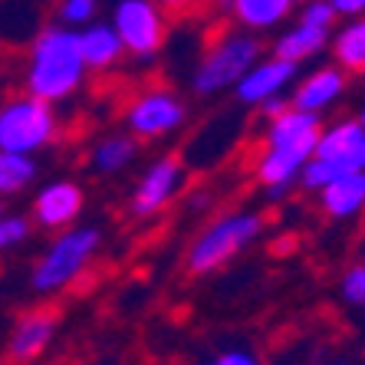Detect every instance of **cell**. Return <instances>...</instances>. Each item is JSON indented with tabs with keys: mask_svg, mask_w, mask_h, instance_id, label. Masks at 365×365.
<instances>
[{
	"mask_svg": "<svg viewBox=\"0 0 365 365\" xmlns=\"http://www.w3.org/2000/svg\"><path fill=\"white\" fill-rule=\"evenodd\" d=\"M319 135H323V119L299 109H289L277 122H267L264 148L254 162V178L264 185L273 201L299 181L303 168L313 162Z\"/></svg>",
	"mask_w": 365,
	"mask_h": 365,
	"instance_id": "cell-1",
	"label": "cell"
},
{
	"mask_svg": "<svg viewBox=\"0 0 365 365\" xmlns=\"http://www.w3.org/2000/svg\"><path fill=\"white\" fill-rule=\"evenodd\" d=\"M86 63L79 50V34L60 24L43 26L30 43V63H26V96L56 106L76 96L86 83Z\"/></svg>",
	"mask_w": 365,
	"mask_h": 365,
	"instance_id": "cell-2",
	"label": "cell"
},
{
	"mask_svg": "<svg viewBox=\"0 0 365 365\" xmlns=\"http://www.w3.org/2000/svg\"><path fill=\"white\" fill-rule=\"evenodd\" d=\"M264 224H267L264 214L247 211V207L214 217L187 247V257H185L187 273L207 277V273L221 270L224 264H230L237 254H244L247 247L264 234Z\"/></svg>",
	"mask_w": 365,
	"mask_h": 365,
	"instance_id": "cell-3",
	"label": "cell"
},
{
	"mask_svg": "<svg viewBox=\"0 0 365 365\" xmlns=\"http://www.w3.org/2000/svg\"><path fill=\"white\" fill-rule=\"evenodd\" d=\"M99 244L102 230L96 224H79V227L56 234L30 270V287L36 293H60V289L73 287L89 270L93 257L99 254Z\"/></svg>",
	"mask_w": 365,
	"mask_h": 365,
	"instance_id": "cell-4",
	"label": "cell"
},
{
	"mask_svg": "<svg viewBox=\"0 0 365 365\" xmlns=\"http://www.w3.org/2000/svg\"><path fill=\"white\" fill-rule=\"evenodd\" d=\"M359 171H365V125L359 119H339L323 128L313 162L299 175V185L306 191H323L326 185Z\"/></svg>",
	"mask_w": 365,
	"mask_h": 365,
	"instance_id": "cell-5",
	"label": "cell"
},
{
	"mask_svg": "<svg viewBox=\"0 0 365 365\" xmlns=\"http://www.w3.org/2000/svg\"><path fill=\"white\" fill-rule=\"evenodd\" d=\"M264 60V46L254 34L244 30H230L221 40L211 43V50L201 56V63L191 73V89L204 99H211L217 93H227L240 79Z\"/></svg>",
	"mask_w": 365,
	"mask_h": 365,
	"instance_id": "cell-6",
	"label": "cell"
},
{
	"mask_svg": "<svg viewBox=\"0 0 365 365\" xmlns=\"http://www.w3.org/2000/svg\"><path fill=\"white\" fill-rule=\"evenodd\" d=\"M56 132H60V122L53 106L34 96H14L0 106V152L34 158L56 138Z\"/></svg>",
	"mask_w": 365,
	"mask_h": 365,
	"instance_id": "cell-7",
	"label": "cell"
},
{
	"mask_svg": "<svg viewBox=\"0 0 365 365\" xmlns=\"http://www.w3.org/2000/svg\"><path fill=\"white\" fill-rule=\"evenodd\" d=\"M122 119H125V128L132 138L152 142V138H165L185 125L187 106L178 93H171L165 86H152V89H145L128 102Z\"/></svg>",
	"mask_w": 365,
	"mask_h": 365,
	"instance_id": "cell-8",
	"label": "cell"
},
{
	"mask_svg": "<svg viewBox=\"0 0 365 365\" xmlns=\"http://www.w3.org/2000/svg\"><path fill=\"white\" fill-rule=\"evenodd\" d=\"M112 26L119 34L125 53L148 60L165 46V34H168V17L165 10L152 0H119L112 7Z\"/></svg>",
	"mask_w": 365,
	"mask_h": 365,
	"instance_id": "cell-9",
	"label": "cell"
},
{
	"mask_svg": "<svg viewBox=\"0 0 365 365\" xmlns=\"http://www.w3.org/2000/svg\"><path fill=\"white\" fill-rule=\"evenodd\" d=\"M185 185H187V171L181 165V158L162 155L142 171L135 191L128 197V211H132V217H142V221L145 217H158L185 191Z\"/></svg>",
	"mask_w": 365,
	"mask_h": 365,
	"instance_id": "cell-10",
	"label": "cell"
},
{
	"mask_svg": "<svg viewBox=\"0 0 365 365\" xmlns=\"http://www.w3.org/2000/svg\"><path fill=\"white\" fill-rule=\"evenodd\" d=\"M86 207V191L76 185V181H50L43 185L34 197V221L46 230H66L79 221V214Z\"/></svg>",
	"mask_w": 365,
	"mask_h": 365,
	"instance_id": "cell-11",
	"label": "cell"
},
{
	"mask_svg": "<svg viewBox=\"0 0 365 365\" xmlns=\"http://www.w3.org/2000/svg\"><path fill=\"white\" fill-rule=\"evenodd\" d=\"M60 329V316L50 306H40V309H30L17 319L14 332L7 339V356L14 362H34L40 359L46 349H50L53 336Z\"/></svg>",
	"mask_w": 365,
	"mask_h": 365,
	"instance_id": "cell-12",
	"label": "cell"
},
{
	"mask_svg": "<svg viewBox=\"0 0 365 365\" xmlns=\"http://www.w3.org/2000/svg\"><path fill=\"white\" fill-rule=\"evenodd\" d=\"M293 79H297V66L270 56V60L257 63V66L234 86V99H237L240 106H254V109H260L264 102L283 96V89H287Z\"/></svg>",
	"mask_w": 365,
	"mask_h": 365,
	"instance_id": "cell-13",
	"label": "cell"
},
{
	"mask_svg": "<svg viewBox=\"0 0 365 365\" xmlns=\"http://www.w3.org/2000/svg\"><path fill=\"white\" fill-rule=\"evenodd\" d=\"M342 96H346V73H342L339 66H323V69H316V73H309L306 79H299V86L293 89V96H289V102H293V109H299V112L323 115Z\"/></svg>",
	"mask_w": 365,
	"mask_h": 365,
	"instance_id": "cell-14",
	"label": "cell"
},
{
	"mask_svg": "<svg viewBox=\"0 0 365 365\" xmlns=\"http://www.w3.org/2000/svg\"><path fill=\"white\" fill-rule=\"evenodd\" d=\"M79 50H83L86 69H112L125 56V46L109 20H96L86 30H79Z\"/></svg>",
	"mask_w": 365,
	"mask_h": 365,
	"instance_id": "cell-15",
	"label": "cell"
},
{
	"mask_svg": "<svg viewBox=\"0 0 365 365\" xmlns=\"http://www.w3.org/2000/svg\"><path fill=\"white\" fill-rule=\"evenodd\" d=\"M319 207L332 221H352L365 211V171L346 175L319 191Z\"/></svg>",
	"mask_w": 365,
	"mask_h": 365,
	"instance_id": "cell-16",
	"label": "cell"
},
{
	"mask_svg": "<svg viewBox=\"0 0 365 365\" xmlns=\"http://www.w3.org/2000/svg\"><path fill=\"white\" fill-rule=\"evenodd\" d=\"M329 40L332 34H326V30H316V26H306V24H293L287 26L280 36H277V43H273V56L283 63H293V66H299L303 60H313V56H319L323 50H329Z\"/></svg>",
	"mask_w": 365,
	"mask_h": 365,
	"instance_id": "cell-17",
	"label": "cell"
},
{
	"mask_svg": "<svg viewBox=\"0 0 365 365\" xmlns=\"http://www.w3.org/2000/svg\"><path fill=\"white\" fill-rule=\"evenodd\" d=\"M224 10L234 17V24L244 34H254V30L280 26L297 7L289 0H230V4H224Z\"/></svg>",
	"mask_w": 365,
	"mask_h": 365,
	"instance_id": "cell-18",
	"label": "cell"
},
{
	"mask_svg": "<svg viewBox=\"0 0 365 365\" xmlns=\"http://www.w3.org/2000/svg\"><path fill=\"white\" fill-rule=\"evenodd\" d=\"M138 158V138L128 132H112L93 145V168L99 175H119Z\"/></svg>",
	"mask_w": 365,
	"mask_h": 365,
	"instance_id": "cell-19",
	"label": "cell"
},
{
	"mask_svg": "<svg viewBox=\"0 0 365 365\" xmlns=\"http://www.w3.org/2000/svg\"><path fill=\"white\" fill-rule=\"evenodd\" d=\"M329 50L342 73H365V17L342 24V30L332 34Z\"/></svg>",
	"mask_w": 365,
	"mask_h": 365,
	"instance_id": "cell-20",
	"label": "cell"
},
{
	"mask_svg": "<svg viewBox=\"0 0 365 365\" xmlns=\"http://www.w3.org/2000/svg\"><path fill=\"white\" fill-rule=\"evenodd\" d=\"M36 178V162L26 155H10L0 152V197L20 195L34 185Z\"/></svg>",
	"mask_w": 365,
	"mask_h": 365,
	"instance_id": "cell-21",
	"label": "cell"
},
{
	"mask_svg": "<svg viewBox=\"0 0 365 365\" xmlns=\"http://www.w3.org/2000/svg\"><path fill=\"white\" fill-rule=\"evenodd\" d=\"M96 17H99V4H96V0H63L60 7H56L60 26H66L73 34L86 30L89 24H96Z\"/></svg>",
	"mask_w": 365,
	"mask_h": 365,
	"instance_id": "cell-22",
	"label": "cell"
},
{
	"mask_svg": "<svg viewBox=\"0 0 365 365\" xmlns=\"http://www.w3.org/2000/svg\"><path fill=\"white\" fill-rule=\"evenodd\" d=\"M299 24L306 26H316V30H326V34H332V24H336V10H332V0H309V4H303L299 7Z\"/></svg>",
	"mask_w": 365,
	"mask_h": 365,
	"instance_id": "cell-23",
	"label": "cell"
},
{
	"mask_svg": "<svg viewBox=\"0 0 365 365\" xmlns=\"http://www.w3.org/2000/svg\"><path fill=\"white\" fill-rule=\"evenodd\" d=\"M339 297L346 306H365V264H352L342 273Z\"/></svg>",
	"mask_w": 365,
	"mask_h": 365,
	"instance_id": "cell-24",
	"label": "cell"
},
{
	"mask_svg": "<svg viewBox=\"0 0 365 365\" xmlns=\"http://www.w3.org/2000/svg\"><path fill=\"white\" fill-rule=\"evenodd\" d=\"M30 237V221L20 217V214H4L0 217V254L10 250V247H20Z\"/></svg>",
	"mask_w": 365,
	"mask_h": 365,
	"instance_id": "cell-25",
	"label": "cell"
},
{
	"mask_svg": "<svg viewBox=\"0 0 365 365\" xmlns=\"http://www.w3.org/2000/svg\"><path fill=\"white\" fill-rule=\"evenodd\" d=\"M204 365H260V359L254 352H247V349H227V352L214 356L211 362H204Z\"/></svg>",
	"mask_w": 365,
	"mask_h": 365,
	"instance_id": "cell-26",
	"label": "cell"
},
{
	"mask_svg": "<svg viewBox=\"0 0 365 365\" xmlns=\"http://www.w3.org/2000/svg\"><path fill=\"white\" fill-rule=\"evenodd\" d=\"M289 109H293L289 96H277V99H270V102H264V106H260V115H264V122H277L280 115H287Z\"/></svg>",
	"mask_w": 365,
	"mask_h": 365,
	"instance_id": "cell-27",
	"label": "cell"
},
{
	"mask_svg": "<svg viewBox=\"0 0 365 365\" xmlns=\"http://www.w3.org/2000/svg\"><path fill=\"white\" fill-rule=\"evenodd\" d=\"M332 10L342 20H359L365 17V0H332Z\"/></svg>",
	"mask_w": 365,
	"mask_h": 365,
	"instance_id": "cell-28",
	"label": "cell"
},
{
	"mask_svg": "<svg viewBox=\"0 0 365 365\" xmlns=\"http://www.w3.org/2000/svg\"><path fill=\"white\" fill-rule=\"evenodd\" d=\"M191 207H195V211H201V207H207V191H197V195L191 197Z\"/></svg>",
	"mask_w": 365,
	"mask_h": 365,
	"instance_id": "cell-29",
	"label": "cell"
},
{
	"mask_svg": "<svg viewBox=\"0 0 365 365\" xmlns=\"http://www.w3.org/2000/svg\"><path fill=\"white\" fill-rule=\"evenodd\" d=\"M329 365H362V362H356V359H332Z\"/></svg>",
	"mask_w": 365,
	"mask_h": 365,
	"instance_id": "cell-30",
	"label": "cell"
},
{
	"mask_svg": "<svg viewBox=\"0 0 365 365\" xmlns=\"http://www.w3.org/2000/svg\"><path fill=\"white\" fill-rule=\"evenodd\" d=\"M359 122H362V125H365V109H362V115H359Z\"/></svg>",
	"mask_w": 365,
	"mask_h": 365,
	"instance_id": "cell-31",
	"label": "cell"
}]
</instances>
